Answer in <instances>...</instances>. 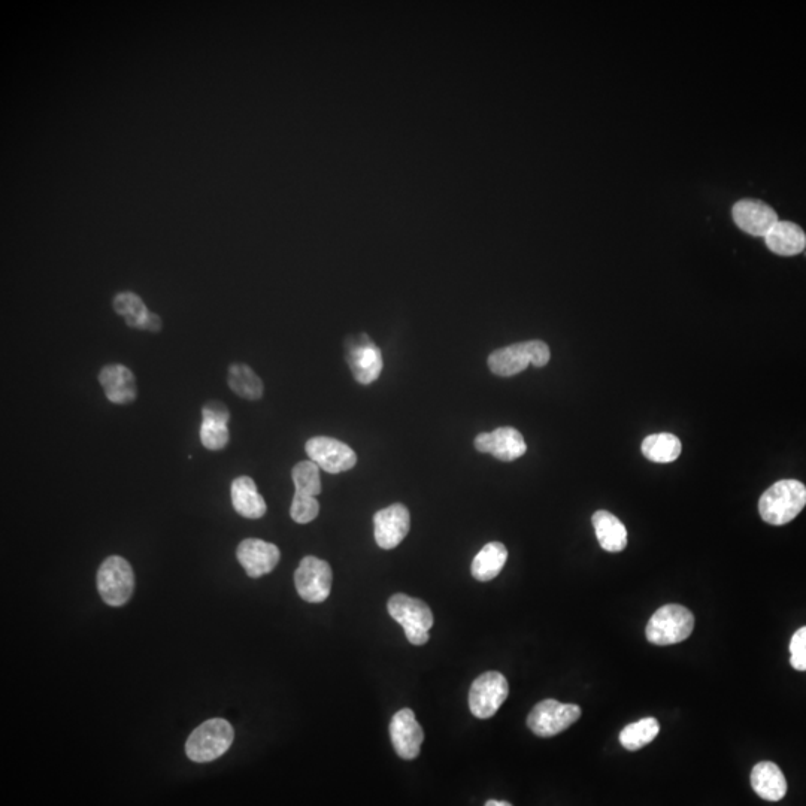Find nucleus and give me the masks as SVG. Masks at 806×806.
Masks as SVG:
<instances>
[{
    "instance_id": "nucleus-29",
    "label": "nucleus",
    "mask_w": 806,
    "mask_h": 806,
    "mask_svg": "<svg viewBox=\"0 0 806 806\" xmlns=\"http://www.w3.org/2000/svg\"><path fill=\"white\" fill-rule=\"evenodd\" d=\"M320 514V504L317 499L312 496L299 495L295 493L293 496L292 508H290V517L299 524H308L314 521Z\"/></svg>"
},
{
    "instance_id": "nucleus-19",
    "label": "nucleus",
    "mask_w": 806,
    "mask_h": 806,
    "mask_svg": "<svg viewBox=\"0 0 806 806\" xmlns=\"http://www.w3.org/2000/svg\"><path fill=\"white\" fill-rule=\"evenodd\" d=\"M751 787L754 792L769 802H778L786 796L787 781L783 771L772 762H760L751 772Z\"/></svg>"
},
{
    "instance_id": "nucleus-24",
    "label": "nucleus",
    "mask_w": 806,
    "mask_h": 806,
    "mask_svg": "<svg viewBox=\"0 0 806 806\" xmlns=\"http://www.w3.org/2000/svg\"><path fill=\"white\" fill-rule=\"evenodd\" d=\"M229 387L241 396V398L248 399V401H257L263 396V383L256 372L247 365H232L229 368Z\"/></svg>"
},
{
    "instance_id": "nucleus-27",
    "label": "nucleus",
    "mask_w": 806,
    "mask_h": 806,
    "mask_svg": "<svg viewBox=\"0 0 806 806\" xmlns=\"http://www.w3.org/2000/svg\"><path fill=\"white\" fill-rule=\"evenodd\" d=\"M293 483H295V493L299 495L312 496L317 498L321 493L320 469L312 460L299 462L292 471Z\"/></svg>"
},
{
    "instance_id": "nucleus-3",
    "label": "nucleus",
    "mask_w": 806,
    "mask_h": 806,
    "mask_svg": "<svg viewBox=\"0 0 806 806\" xmlns=\"http://www.w3.org/2000/svg\"><path fill=\"white\" fill-rule=\"evenodd\" d=\"M550 359V347L545 342H518L493 351L489 357V368L498 377H514L526 371L529 365L544 368Z\"/></svg>"
},
{
    "instance_id": "nucleus-31",
    "label": "nucleus",
    "mask_w": 806,
    "mask_h": 806,
    "mask_svg": "<svg viewBox=\"0 0 806 806\" xmlns=\"http://www.w3.org/2000/svg\"><path fill=\"white\" fill-rule=\"evenodd\" d=\"M203 420L220 421V423H229L230 412L224 403L212 401L206 403L202 409Z\"/></svg>"
},
{
    "instance_id": "nucleus-1",
    "label": "nucleus",
    "mask_w": 806,
    "mask_h": 806,
    "mask_svg": "<svg viewBox=\"0 0 806 806\" xmlns=\"http://www.w3.org/2000/svg\"><path fill=\"white\" fill-rule=\"evenodd\" d=\"M805 505L806 487L801 481H778L760 498V517L772 526H784L795 520Z\"/></svg>"
},
{
    "instance_id": "nucleus-25",
    "label": "nucleus",
    "mask_w": 806,
    "mask_h": 806,
    "mask_svg": "<svg viewBox=\"0 0 806 806\" xmlns=\"http://www.w3.org/2000/svg\"><path fill=\"white\" fill-rule=\"evenodd\" d=\"M660 724L654 717L642 718L636 723L624 727L620 733V742L626 750L636 751L650 744L659 735Z\"/></svg>"
},
{
    "instance_id": "nucleus-28",
    "label": "nucleus",
    "mask_w": 806,
    "mask_h": 806,
    "mask_svg": "<svg viewBox=\"0 0 806 806\" xmlns=\"http://www.w3.org/2000/svg\"><path fill=\"white\" fill-rule=\"evenodd\" d=\"M229 429L220 421L202 420L201 441L206 450H223L229 442Z\"/></svg>"
},
{
    "instance_id": "nucleus-9",
    "label": "nucleus",
    "mask_w": 806,
    "mask_h": 806,
    "mask_svg": "<svg viewBox=\"0 0 806 806\" xmlns=\"http://www.w3.org/2000/svg\"><path fill=\"white\" fill-rule=\"evenodd\" d=\"M332 568L318 557H303L296 569L295 584L299 596L309 604H321L332 590Z\"/></svg>"
},
{
    "instance_id": "nucleus-26",
    "label": "nucleus",
    "mask_w": 806,
    "mask_h": 806,
    "mask_svg": "<svg viewBox=\"0 0 806 806\" xmlns=\"http://www.w3.org/2000/svg\"><path fill=\"white\" fill-rule=\"evenodd\" d=\"M114 309L118 314L123 315L130 327L145 330L148 320H150L151 312L145 308L142 299L133 293H120L114 299Z\"/></svg>"
},
{
    "instance_id": "nucleus-18",
    "label": "nucleus",
    "mask_w": 806,
    "mask_h": 806,
    "mask_svg": "<svg viewBox=\"0 0 806 806\" xmlns=\"http://www.w3.org/2000/svg\"><path fill=\"white\" fill-rule=\"evenodd\" d=\"M766 247L778 256H798L806 247L804 229L792 221H778L765 236Z\"/></svg>"
},
{
    "instance_id": "nucleus-10",
    "label": "nucleus",
    "mask_w": 806,
    "mask_h": 806,
    "mask_svg": "<svg viewBox=\"0 0 806 806\" xmlns=\"http://www.w3.org/2000/svg\"><path fill=\"white\" fill-rule=\"evenodd\" d=\"M309 459L318 465V468L329 474H341L350 471L356 466L357 456L353 448L344 442L329 436H315L305 445Z\"/></svg>"
},
{
    "instance_id": "nucleus-11",
    "label": "nucleus",
    "mask_w": 806,
    "mask_h": 806,
    "mask_svg": "<svg viewBox=\"0 0 806 806\" xmlns=\"http://www.w3.org/2000/svg\"><path fill=\"white\" fill-rule=\"evenodd\" d=\"M347 362L357 383H374L383 371V356L380 348L368 335H359L347 342Z\"/></svg>"
},
{
    "instance_id": "nucleus-22",
    "label": "nucleus",
    "mask_w": 806,
    "mask_h": 806,
    "mask_svg": "<svg viewBox=\"0 0 806 806\" xmlns=\"http://www.w3.org/2000/svg\"><path fill=\"white\" fill-rule=\"evenodd\" d=\"M508 560V550L502 542H489L481 548L480 553L474 557L471 571L472 577L481 583L495 580Z\"/></svg>"
},
{
    "instance_id": "nucleus-21",
    "label": "nucleus",
    "mask_w": 806,
    "mask_h": 806,
    "mask_svg": "<svg viewBox=\"0 0 806 806\" xmlns=\"http://www.w3.org/2000/svg\"><path fill=\"white\" fill-rule=\"evenodd\" d=\"M596 538L608 553H620L627 547L626 526L608 511H598L592 517Z\"/></svg>"
},
{
    "instance_id": "nucleus-15",
    "label": "nucleus",
    "mask_w": 806,
    "mask_h": 806,
    "mask_svg": "<svg viewBox=\"0 0 806 806\" xmlns=\"http://www.w3.org/2000/svg\"><path fill=\"white\" fill-rule=\"evenodd\" d=\"M236 557L248 577L260 578L263 575L271 574L277 568L281 553L277 545L271 544V542L248 538L239 544Z\"/></svg>"
},
{
    "instance_id": "nucleus-13",
    "label": "nucleus",
    "mask_w": 806,
    "mask_h": 806,
    "mask_svg": "<svg viewBox=\"0 0 806 806\" xmlns=\"http://www.w3.org/2000/svg\"><path fill=\"white\" fill-rule=\"evenodd\" d=\"M390 738H392L393 747L401 759H417L424 741V733L412 709H401L393 715L392 723H390Z\"/></svg>"
},
{
    "instance_id": "nucleus-7",
    "label": "nucleus",
    "mask_w": 806,
    "mask_h": 806,
    "mask_svg": "<svg viewBox=\"0 0 806 806\" xmlns=\"http://www.w3.org/2000/svg\"><path fill=\"white\" fill-rule=\"evenodd\" d=\"M581 708L574 704H560L554 699L539 702L527 717V726L541 738L559 735L580 720Z\"/></svg>"
},
{
    "instance_id": "nucleus-14",
    "label": "nucleus",
    "mask_w": 806,
    "mask_h": 806,
    "mask_svg": "<svg viewBox=\"0 0 806 806\" xmlns=\"http://www.w3.org/2000/svg\"><path fill=\"white\" fill-rule=\"evenodd\" d=\"M733 221L739 229L757 238H765L778 223V214L771 205L753 199L736 202L732 209Z\"/></svg>"
},
{
    "instance_id": "nucleus-17",
    "label": "nucleus",
    "mask_w": 806,
    "mask_h": 806,
    "mask_svg": "<svg viewBox=\"0 0 806 806\" xmlns=\"http://www.w3.org/2000/svg\"><path fill=\"white\" fill-rule=\"evenodd\" d=\"M103 392L109 402L117 405H126L135 401L136 392L135 375L123 365H108L99 374Z\"/></svg>"
},
{
    "instance_id": "nucleus-32",
    "label": "nucleus",
    "mask_w": 806,
    "mask_h": 806,
    "mask_svg": "<svg viewBox=\"0 0 806 806\" xmlns=\"http://www.w3.org/2000/svg\"><path fill=\"white\" fill-rule=\"evenodd\" d=\"M486 806H512L509 802L505 801H489Z\"/></svg>"
},
{
    "instance_id": "nucleus-8",
    "label": "nucleus",
    "mask_w": 806,
    "mask_h": 806,
    "mask_svg": "<svg viewBox=\"0 0 806 806\" xmlns=\"http://www.w3.org/2000/svg\"><path fill=\"white\" fill-rule=\"evenodd\" d=\"M509 695L508 681L501 672L490 671L472 683L469 692V709L481 720L492 718Z\"/></svg>"
},
{
    "instance_id": "nucleus-30",
    "label": "nucleus",
    "mask_w": 806,
    "mask_h": 806,
    "mask_svg": "<svg viewBox=\"0 0 806 806\" xmlns=\"http://www.w3.org/2000/svg\"><path fill=\"white\" fill-rule=\"evenodd\" d=\"M790 663L796 671H806V626L796 630L790 642Z\"/></svg>"
},
{
    "instance_id": "nucleus-20",
    "label": "nucleus",
    "mask_w": 806,
    "mask_h": 806,
    "mask_svg": "<svg viewBox=\"0 0 806 806\" xmlns=\"http://www.w3.org/2000/svg\"><path fill=\"white\" fill-rule=\"evenodd\" d=\"M230 495H232V505L235 511L242 517L250 518V520H257L266 514L265 499L262 498L257 492L256 483L251 477H238L230 487Z\"/></svg>"
},
{
    "instance_id": "nucleus-6",
    "label": "nucleus",
    "mask_w": 806,
    "mask_h": 806,
    "mask_svg": "<svg viewBox=\"0 0 806 806\" xmlns=\"http://www.w3.org/2000/svg\"><path fill=\"white\" fill-rule=\"evenodd\" d=\"M99 595L106 605H126L135 590L132 566L120 556H111L102 563L98 572Z\"/></svg>"
},
{
    "instance_id": "nucleus-2",
    "label": "nucleus",
    "mask_w": 806,
    "mask_h": 806,
    "mask_svg": "<svg viewBox=\"0 0 806 806\" xmlns=\"http://www.w3.org/2000/svg\"><path fill=\"white\" fill-rule=\"evenodd\" d=\"M233 739L232 724L224 718H212L193 730L187 739L186 753L193 762H212L232 747Z\"/></svg>"
},
{
    "instance_id": "nucleus-4",
    "label": "nucleus",
    "mask_w": 806,
    "mask_h": 806,
    "mask_svg": "<svg viewBox=\"0 0 806 806\" xmlns=\"http://www.w3.org/2000/svg\"><path fill=\"white\" fill-rule=\"evenodd\" d=\"M695 629V615L683 605H665L654 612L647 624L648 641L654 645H674L686 641Z\"/></svg>"
},
{
    "instance_id": "nucleus-5",
    "label": "nucleus",
    "mask_w": 806,
    "mask_h": 806,
    "mask_svg": "<svg viewBox=\"0 0 806 806\" xmlns=\"http://www.w3.org/2000/svg\"><path fill=\"white\" fill-rule=\"evenodd\" d=\"M387 609H389V614L392 615L393 620L401 624L403 630H405L406 639L412 645H424L429 642V630L433 626V614L427 604H424L420 599L398 593V595L390 598Z\"/></svg>"
},
{
    "instance_id": "nucleus-16",
    "label": "nucleus",
    "mask_w": 806,
    "mask_h": 806,
    "mask_svg": "<svg viewBox=\"0 0 806 806\" xmlns=\"http://www.w3.org/2000/svg\"><path fill=\"white\" fill-rule=\"evenodd\" d=\"M475 448L480 453H489L502 462H514L527 451L523 435L514 427H499L492 433H480L475 438Z\"/></svg>"
},
{
    "instance_id": "nucleus-23",
    "label": "nucleus",
    "mask_w": 806,
    "mask_h": 806,
    "mask_svg": "<svg viewBox=\"0 0 806 806\" xmlns=\"http://www.w3.org/2000/svg\"><path fill=\"white\" fill-rule=\"evenodd\" d=\"M641 450L650 462L672 463L681 456L683 444L672 433H656L644 439Z\"/></svg>"
},
{
    "instance_id": "nucleus-12",
    "label": "nucleus",
    "mask_w": 806,
    "mask_h": 806,
    "mask_svg": "<svg viewBox=\"0 0 806 806\" xmlns=\"http://www.w3.org/2000/svg\"><path fill=\"white\" fill-rule=\"evenodd\" d=\"M409 527L411 515L405 505H390L374 515L375 541L383 550L398 547L408 535Z\"/></svg>"
}]
</instances>
